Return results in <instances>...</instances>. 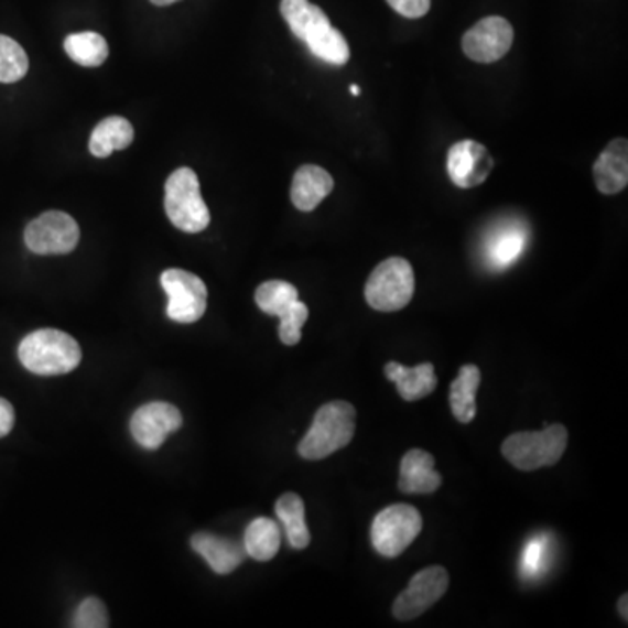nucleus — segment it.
<instances>
[{
    "label": "nucleus",
    "mask_w": 628,
    "mask_h": 628,
    "mask_svg": "<svg viewBox=\"0 0 628 628\" xmlns=\"http://www.w3.org/2000/svg\"><path fill=\"white\" fill-rule=\"evenodd\" d=\"M526 248V230L522 227H505L490 236L487 243V257L495 268H508L513 264Z\"/></svg>",
    "instance_id": "nucleus-23"
},
{
    "label": "nucleus",
    "mask_w": 628,
    "mask_h": 628,
    "mask_svg": "<svg viewBox=\"0 0 628 628\" xmlns=\"http://www.w3.org/2000/svg\"><path fill=\"white\" fill-rule=\"evenodd\" d=\"M191 544H193L194 552L199 553L208 562L212 571L217 574L232 573L247 559L243 544L227 540V538L215 537L209 532H197L191 540Z\"/></svg>",
    "instance_id": "nucleus-15"
},
{
    "label": "nucleus",
    "mask_w": 628,
    "mask_h": 628,
    "mask_svg": "<svg viewBox=\"0 0 628 628\" xmlns=\"http://www.w3.org/2000/svg\"><path fill=\"white\" fill-rule=\"evenodd\" d=\"M448 588V573L442 565H432L412 576L409 586L393 603L394 618L414 620L444 597Z\"/></svg>",
    "instance_id": "nucleus-9"
},
{
    "label": "nucleus",
    "mask_w": 628,
    "mask_h": 628,
    "mask_svg": "<svg viewBox=\"0 0 628 628\" xmlns=\"http://www.w3.org/2000/svg\"><path fill=\"white\" fill-rule=\"evenodd\" d=\"M299 301V292L292 283L286 281H266L257 289L256 302L266 314L280 318L281 314L290 310L293 302Z\"/></svg>",
    "instance_id": "nucleus-26"
},
{
    "label": "nucleus",
    "mask_w": 628,
    "mask_h": 628,
    "mask_svg": "<svg viewBox=\"0 0 628 628\" xmlns=\"http://www.w3.org/2000/svg\"><path fill=\"white\" fill-rule=\"evenodd\" d=\"M334 178L331 173L314 164H304L293 175L292 203L301 212H313L332 193Z\"/></svg>",
    "instance_id": "nucleus-17"
},
{
    "label": "nucleus",
    "mask_w": 628,
    "mask_h": 628,
    "mask_svg": "<svg viewBox=\"0 0 628 628\" xmlns=\"http://www.w3.org/2000/svg\"><path fill=\"white\" fill-rule=\"evenodd\" d=\"M627 600L628 595H624V597L620 599V603H618V611H620V615L624 616V620H628Z\"/></svg>",
    "instance_id": "nucleus-33"
},
{
    "label": "nucleus",
    "mask_w": 628,
    "mask_h": 628,
    "mask_svg": "<svg viewBox=\"0 0 628 628\" xmlns=\"http://www.w3.org/2000/svg\"><path fill=\"white\" fill-rule=\"evenodd\" d=\"M567 447V430L562 424H544L541 432H520L508 436L501 453L520 472L553 466Z\"/></svg>",
    "instance_id": "nucleus-3"
},
{
    "label": "nucleus",
    "mask_w": 628,
    "mask_h": 628,
    "mask_svg": "<svg viewBox=\"0 0 628 628\" xmlns=\"http://www.w3.org/2000/svg\"><path fill=\"white\" fill-rule=\"evenodd\" d=\"M18 356L29 372L37 376H59L77 369L83 358L74 337L55 328H41L21 340Z\"/></svg>",
    "instance_id": "nucleus-1"
},
{
    "label": "nucleus",
    "mask_w": 628,
    "mask_h": 628,
    "mask_svg": "<svg viewBox=\"0 0 628 628\" xmlns=\"http://www.w3.org/2000/svg\"><path fill=\"white\" fill-rule=\"evenodd\" d=\"M310 310L304 302H293L289 311L280 316V339L285 346H295L301 343L302 327L307 322Z\"/></svg>",
    "instance_id": "nucleus-29"
},
{
    "label": "nucleus",
    "mask_w": 628,
    "mask_h": 628,
    "mask_svg": "<svg viewBox=\"0 0 628 628\" xmlns=\"http://www.w3.org/2000/svg\"><path fill=\"white\" fill-rule=\"evenodd\" d=\"M442 486V475L435 472V457L421 448H412L400 465L398 487L405 495H432Z\"/></svg>",
    "instance_id": "nucleus-13"
},
{
    "label": "nucleus",
    "mask_w": 628,
    "mask_h": 628,
    "mask_svg": "<svg viewBox=\"0 0 628 628\" xmlns=\"http://www.w3.org/2000/svg\"><path fill=\"white\" fill-rule=\"evenodd\" d=\"M247 555L259 562H268L277 557L281 546V532L278 523L268 517L253 520L245 531L243 540Z\"/></svg>",
    "instance_id": "nucleus-21"
},
{
    "label": "nucleus",
    "mask_w": 628,
    "mask_h": 628,
    "mask_svg": "<svg viewBox=\"0 0 628 628\" xmlns=\"http://www.w3.org/2000/svg\"><path fill=\"white\" fill-rule=\"evenodd\" d=\"M133 137V126L128 119L121 116H110L93 130L89 152L95 158L104 160V158H109L113 151H122L126 147H130Z\"/></svg>",
    "instance_id": "nucleus-19"
},
{
    "label": "nucleus",
    "mask_w": 628,
    "mask_h": 628,
    "mask_svg": "<svg viewBox=\"0 0 628 628\" xmlns=\"http://www.w3.org/2000/svg\"><path fill=\"white\" fill-rule=\"evenodd\" d=\"M161 286L167 295V318L176 323H196L208 304V290L202 278L184 269H167L161 274Z\"/></svg>",
    "instance_id": "nucleus-7"
},
{
    "label": "nucleus",
    "mask_w": 628,
    "mask_h": 628,
    "mask_svg": "<svg viewBox=\"0 0 628 628\" xmlns=\"http://www.w3.org/2000/svg\"><path fill=\"white\" fill-rule=\"evenodd\" d=\"M164 208L176 229L184 232H202L209 224V209L203 202L202 188L191 167H178L166 181Z\"/></svg>",
    "instance_id": "nucleus-4"
},
{
    "label": "nucleus",
    "mask_w": 628,
    "mask_h": 628,
    "mask_svg": "<svg viewBox=\"0 0 628 628\" xmlns=\"http://www.w3.org/2000/svg\"><path fill=\"white\" fill-rule=\"evenodd\" d=\"M304 42L316 58L332 63V65H346L349 56H351L348 42L343 37L339 30L331 25V21L316 26L313 32L307 34Z\"/></svg>",
    "instance_id": "nucleus-22"
},
{
    "label": "nucleus",
    "mask_w": 628,
    "mask_h": 628,
    "mask_svg": "<svg viewBox=\"0 0 628 628\" xmlns=\"http://www.w3.org/2000/svg\"><path fill=\"white\" fill-rule=\"evenodd\" d=\"M385 373L397 386L398 393L405 402H418L435 391L436 379L433 364H421L418 367H403L398 361L386 364Z\"/></svg>",
    "instance_id": "nucleus-16"
},
{
    "label": "nucleus",
    "mask_w": 628,
    "mask_h": 628,
    "mask_svg": "<svg viewBox=\"0 0 628 628\" xmlns=\"http://www.w3.org/2000/svg\"><path fill=\"white\" fill-rule=\"evenodd\" d=\"M79 226L65 212H46L26 226L25 245L37 256H65L79 243Z\"/></svg>",
    "instance_id": "nucleus-8"
},
{
    "label": "nucleus",
    "mask_w": 628,
    "mask_h": 628,
    "mask_svg": "<svg viewBox=\"0 0 628 628\" xmlns=\"http://www.w3.org/2000/svg\"><path fill=\"white\" fill-rule=\"evenodd\" d=\"M492 167V155L486 147L474 140H463L448 149L447 172L457 187L472 188L484 184Z\"/></svg>",
    "instance_id": "nucleus-12"
},
{
    "label": "nucleus",
    "mask_w": 628,
    "mask_h": 628,
    "mask_svg": "<svg viewBox=\"0 0 628 628\" xmlns=\"http://www.w3.org/2000/svg\"><path fill=\"white\" fill-rule=\"evenodd\" d=\"M277 516L285 528L286 540L295 550H304L310 546L311 532L306 523V508L301 496L286 492L277 501Z\"/></svg>",
    "instance_id": "nucleus-20"
},
{
    "label": "nucleus",
    "mask_w": 628,
    "mask_h": 628,
    "mask_svg": "<svg viewBox=\"0 0 628 628\" xmlns=\"http://www.w3.org/2000/svg\"><path fill=\"white\" fill-rule=\"evenodd\" d=\"M29 72L25 50L8 35H0V83L11 84L23 79Z\"/></svg>",
    "instance_id": "nucleus-27"
},
{
    "label": "nucleus",
    "mask_w": 628,
    "mask_h": 628,
    "mask_svg": "<svg viewBox=\"0 0 628 628\" xmlns=\"http://www.w3.org/2000/svg\"><path fill=\"white\" fill-rule=\"evenodd\" d=\"M356 432V409L349 402L334 400L320 407L310 432L299 444V454L307 461L332 456L351 442Z\"/></svg>",
    "instance_id": "nucleus-2"
},
{
    "label": "nucleus",
    "mask_w": 628,
    "mask_h": 628,
    "mask_svg": "<svg viewBox=\"0 0 628 628\" xmlns=\"http://www.w3.org/2000/svg\"><path fill=\"white\" fill-rule=\"evenodd\" d=\"M152 4L154 6H170L175 4L178 0H151Z\"/></svg>",
    "instance_id": "nucleus-34"
},
{
    "label": "nucleus",
    "mask_w": 628,
    "mask_h": 628,
    "mask_svg": "<svg viewBox=\"0 0 628 628\" xmlns=\"http://www.w3.org/2000/svg\"><path fill=\"white\" fill-rule=\"evenodd\" d=\"M351 93L353 95H360V88H358V86H351Z\"/></svg>",
    "instance_id": "nucleus-35"
},
{
    "label": "nucleus",
    "mask_w": 628,
    "mask_h": 628,
    "mask_svg": "<svg viewBox=\"0 0 628 628\" xmlns=\"http://www.w3.org/2000/svg\"><path fill=\"white\" fill-rule=\"evenodd\" d=\"M65 51L83 67H100L109 56V44L97 32H80L65 39Z\"/></svg>",
    "instance_id": "nucleus-25"
},
{
    "label": "nucleus",
    "mask_w": 628,
    "mask_h": 628,
    "mask_svg": "<svg viewBox=\"0 0 628 628\" xmlns=\"http://www.w3.org/2000/svg\"><path fill=\"white\" fill-rule=\"evenodd\" d=\"M280 9L293 35L301 41L316 26L328 23V17L323 13V9L311 4L310 0H281Z\"/></svg>",
    "instance_id": "nucleus-24"
},
{
    "label": "nucleus",
    "mask_w": 628,
    "mask_h": 628,
    "mask_svg": "<svg viewBox=\"0 0 628 628\" xmlns=\"http://www.w3.org/2000/svg\"><path fill=\"white\" fill-rule=\"evenodd\" d=\"M513 29L505 18L487 17L463 35V51L477 63H495L510 51Z\"/></svg>",
    "instance_id": "nucleus-10"
},
{
    "label": "nucleus",
    "mask_w": 628,
    "mask_h": 628,
    "mask_svg": "<svg viewBox=\"0 0 628 628\" xmlns=\"http://www.w3.org/2000/svg\"><path fill=\"white\" fill-rule=\"evenodd\" d=\"M481 373L477 365H463L451 385V409L459 423L468 424L477 415V397Z\"/></svg>",
    "instance_id": "nucleus-18"
},
{
    "label": "nucleus",
    "mask_w": 628,
    "mask_h": 628,
    "mask_svg": "<svg viewBox=\"0 0 628 628\" xmlns=\"http://www.w3.org/2000/svg\"><path fill=\"white\" fill-rule=\"evenodd\" d=\"M14 426V409L6 398H0V438L11 433Z\"/></svg>",
    "instance_id": "nucleus-32"
},
{
    "label": "nucleus",
    "mask_w": 628,
    "mask_h": 628,
    "mask_svg": "<svg viewBox=\"0 0 628 628\" xmlns=\"http://www.w3.org/2000/svg\"><path fill=\"white\" fill-rule=\"evenodd\" d=\"M423 531V517L411 505H393L377 513L370 529L373 549L382 557L402 555L419 532Z\"/></svg>",
    "instance_id": "nucleus-6"
},
{
    "label": "nucleus",
    "mask_w": 628,
    "mask_h": 628,
    "mask_svg": "<svg viewBox=\"0 0 628 628\" xmlns=\"http://www.w3.org/2000/svg\"><path fill=\"white\" fill-rule=\"evenodd\" d=\"M549 538L534 537L529 540L522 550V561H520V573L523 578H538L546 567L549 561Z\"/></svg>",
    "instance_id": "nucleus-28"
},
{
    "label": "nucleus",
    "mask_w": 628,
    "mask_h": 628,
    "mask_svg": "<svg viewBox=\"0 0 628 628\" xmlns=\"http://www.w3.org/2000/svg\"><path fill=\"white\" fill-rule=\"evenodd\" d=\"M415 281L409 260L391 257L377 266L365 285V301L372 310L393 313L412 301Z\"/></svg>",
    "instance_id": "nucleus-5"
},
{
    "label": "nucleus",
    "mask_w": 628,
    "mask_h": 628,
    "mask_svg": "<svg viewBox=\"0 0 628 628\" xmlns=\"http://www.w3.org/2000/svg\"><path fill=\"white\" fill-rule=\"evenodd\" d=\"M594 181L603 194H618L628 184V142L616 139L607 143L599 160L595 161Z\"/></svg>",
    "instance_id": "nucleus-14"
},
{
    "label": "nucleus",
    "mask_w": 628,
    "mask_h": 628,
    "mask_svg": "<svg viewBox=\"0 0 628 628\" xmlns=\"http://www.w3.org/2000/svg\"><path fill=\"white\" fill-rule=\"evenodd\" d=\"M388 4H390L398 14L411 18V20H418V18H423L424 14L430 11L432 0H388Z\"/></svg>",
    "instance_id": "nucleus-31"
},
{
    "label": "nucleus",
    "mask_w": 628,
    "mask_h": 628,
    "mask_svg": "<svg viewBox=\"0 0 628 628\" xmlns=\"http://www.w3.org/2000/svg\"><path fill=\"white\" fill-rule=\"evenodd\" d=\"M74 627L76 628H107L109 627V615L104 603L97 597H88L77 607L74 615Z\"/></svg>",
    "instance_id": "nucleus-30"
},
{
    "label": "nucleus",
    "mask_w": 628,
    "mask_h": 628,
    "mask_svg": "<svg viewBox=\"0 0 628 628\" xmlns=\"http://www.w3.org/2000/svg\"><path fill=\"white\" fill-rule=\"evenodd\" d=\"M184 423L181 411L172 403L151 402L140 407L131 418L130 430L133 438L147 451H155L164 444Z\"/></svg>",
    "instance_id": "nucleus-11"
}]
</instances>
